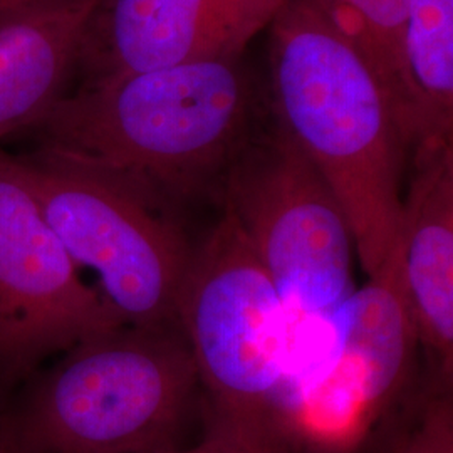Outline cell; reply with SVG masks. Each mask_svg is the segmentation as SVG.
Returning a JSON list of instances; mask_svg holds the SVG:
<instances>
[{"label": "cell", "instance_id": "6da1fadb", "mask_svg": "<svg viewBox=\"0 0 453 453\" xmlns=\"http://www.w3.org/2000/svg\"><path fill=\"white\" fill-rule=\"evenodd\" d=\"M241 58L86 82L34 128L41 148L136 180L173 203L220 194L264 123Z\"/></svg>", "mask_w": 453, "mask_h": 453}, {"label": "cell", "instance_id": "7a4b0ae2", "mask_svg": "<svg viewBox=\"0 0 453 453\" xmlns=\"http://www.w3.org/2000/svg\"><path fill=\"white\" fill-rule=\"evenodd\" d=\"M271 27L273 114L338 198L361 269L374 277L403 203L406 145L393 104L314 0H286Z\"/></svg>", "mask_w": 453, "mask_h": 453}, {"label": "cell", "instance_id": "3957f363", "mask_svg": "<svg viewBox=\"0 0 453 453\" xmlns=\"http://www.w3.org/2000/svg\"><path fill=\"white\" fill-rule=\"evenodd\" d=\"M198 376L175 326L123 324L82 341L11 408L29 453L179 445Z\"/></svg>", "mask_w": 453, "mask_h": 453}, {"label": "cell", "instance_id": "277c9868", "mask_svg": "<svg viewBox=\"0 0 453 453\" xmlns=\"http://www.w3.org/2000/svg\"><path fill=\"white\" fill-rule=\"evenodd\" d=\"M74 265L131 326H175L192 259L177 203L136 180L39 148L11 157ZM86 279V277H84Z\"/></svg>", "mask_w": 453, "mask_h": 453}, {"label": "cell", "instance_id": "5b68a950", "mask_svg": "<svg viewBox=\"0 0 453 453\" xmlns=\"http://www.w3.org/2000/svg\"><path fill=\"white\" fill-rule=\"evenodd\" d=\"M175 323L190 349L198 385L209 395V425L286 441L275 426V406L291 366L289 316L226 211L194 247Z\"/></svg>", "mask_w": 453, "mask_h": 453}, {"label": "cell", "instance_id": "8992f818", "mask_svg": "<svg viewBox=\"0 0 453 453\" xmlns=\"http://www.w3.org/2000/svg\"><path fill=\"white\" fill-rule=\"evenodd\" d=\"M219 198L286 306L294 357L357 289L344 211L275 116L230 165Z\"/></svg>", "mask_w": 453, "mask_h": 453}, {"label": "cell", "instance_id": "52a82bcc", "mask_svg": "<svg viewBox=\"0 0 453 453\" xmlns=\"http://www.w3.org/2000/svg\"><path fill=\"white\" fill-rule=\"evenodd\" d=\"M418 346L391 250L292 357L275 426L296 453H349L403 389Z\"/></svg>", "mask_w": 453, "mask_h": 453}, {"label": "cell", "instance_id": "ba28073f", "mask_svg": "<svg viewBox=\"0 0 453 453\" xmlns=\"http://www.w3.org/2000/svg\"><path fill=\"white\" fill-rule=\"evenodd\" d=\"M123 324L78 271L12 158L0 153V393L46 357Z\"/></svg>", "mask_w": 453, "mask_h": 453}, {"label": "cell", "instance_id": "9c48e42d", "mask_svg": "<svg viewBox=\"0 0 453 453\" xmlns=\"http://www.w3.org/2000/svg\"><path fill=\"white\" fill-rule=\"evenodd\" d=\"M286 0H97L74 65L84 82L241 58Z\"/></svg>", "mask_w": 453, "mask_h": 453}, {"label": "cell", "instance_id": "30bf717a", "mask_svg": "<svg viewBox=\"0 0 453 453\" xmlns=\"http://www.w3.org/2000/svg\"><path fill=\"white\" fill-rule=\"evenodd\" d=\"M393 252L418 344L450 389L453 372V145L413 150Z\"/></svg>", "mask_w": 453, "mask_h": 453}, {"label": "cell", "instance_id": "8fae6325", "mask_svg": "<svg viewBox=\"0 0 453 453\" xmlns=\"http://www.w3.org/2000/svg\"><path fill=\"white\" fill-rule=\"evenodd\" d=\"M97 0H65L0 27V140L34 127L63 96Z\"/></svg>", "mask_w": 453, "mask_h": 453}, {"label": "cell", "instance_id": "7c38bea8", "mask_svg": "<svg viewBox=\"0 0 453 453\" xmlns=\"http://www.w3.org/2000/svg\"><path fill=\"white\" fill-rule=\"evenodd\" d=\"M408 148L452 143L453 0H410L402 37Z\"/></svg>", "mask_w": 453, "mask_h": 453}, {"label": "cell", "instance_id": "4fadbf2b", "mask_svg": "<svg viewBox=\"0 0 453 453\" xmlns=\"http://www.w3.org/2000/svg\"><path fill=\"white\" fill-rule=\"evenodd\" d=\"M324 16L366 59L387 91L408 150L410 99L402 37L410 0H314Z\"/></svg>", "mask_w": 453, "mask_h": 453}, {"label": "cell", "instance_id": "5bb4252c", "mask_svg": "<svg viewBox=\"0 0 453 453\" xmlns=\"http://www.w3.org/2000/svg\"><path fill=\"white\" fill-rule=\"evenodd\" d=\"M388 453H453L452 393L440 389L423 402L417 418Z\"/></svg>", "mask_w": 453, "mask_h": 453}, {"label": "cell", "instance_id": "9a60e30c", "mask_svg": "<svg viewBox=\"0 0 453 453\" xmlns=\"http://www.w3.org/2000/svg\"><path fill=\"white\" fill-rule=\"evenodd\" d=\"M207 430H211L215 435L220 437L226 445V453H294L291 447L282 441L243 437L211 425H209Z\"/></svg>", "mask_w": 453, "mask_h": 453}, {"label": "cell", "instance_id": "2e32d148", "mask_svg": "<svg viewBox=\"0 0 453 453\" xmlns=\"http://www.w3.org/2000/svg\"><path fill=\"white\" fill-rule=\"evenodd\" d=\"M65 0H0V27Z\"/></svg>", "mask_w": 453, "mask_h": 453}, {"label": "cell", "instance_id": "e0dca14e", "mask_svg": "<svg viewBox=\"0 0 453 453\" xmlns=\"http://www.w3.org/2000/svg\"><path fill=\"white\" fill-rule=\"evenodd\" d=\"M0 453H29L17 434L11 408L0 406Z\"/></svg>", "mask_w": 453, "mask_h": 453}, {"label": "cell", "instance_id": "ac0fdd59", "mask_svg": "<svg viewBox=\"0 0 453 453\" xmlns=\"http://www.w3.org/2000/svg\"><path fill=\"white\" fill-rule=\"evenodd\" d=\"M140 453H226L224 441L215 435L211 430H207L203 440L195 447H181V445H168L153 450H146Z\"/></svg>", "mask_w": 453, "mask_h": 453}]
</instances>
